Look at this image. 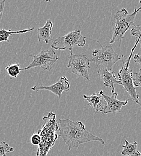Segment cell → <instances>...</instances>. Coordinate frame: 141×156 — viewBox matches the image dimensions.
<instances>
[{"label": "cell", "instance_id": "22", "mask_svg": "<svg viewBox=\"0 0 141 156\" xmlns=\"http://www.w3.org/2000/svg\"><path fill=\"white\" fill-rule=\"evenodd\" d=\"M133 60L135 62L140 64L141 66V55L136 54L133 57Z\"/></svg>", "mask_w": 141, "mask_h": 156}, {"label": "cell", "instance_id": "14", "mask_svg": "<svg viewBox=\"0 0 141 156\" xmlns=\"http://www.w3.org/2000/svg\"><path fill=\"white\" fill-rule=\"evenodd\" d=\"M125 145H122V151L121 155L123 156H141V153L138 150V142L135 141L133 143H129L125 139H124Z\"/></svg>", "mask_w": 141, "mask_h": 156}, {"label": "cell", "instance_id": "9", "mask_svg": "<svg viewBox=\"0 0 141 156\" xmlns=\"http://www.w3.org/2000/svg\"><path fill=\"white\" fill-rule=\"evenodd\" d=\"M31 90L34 91H39L40 90H48L59 98H61V94L63 91H69L70 90V84L68 79L65 76L61 77L58 82L49 85H36L31 88Z\"/></svg>", "mask_w": 141, "mask_h": 156}, {"label": "cell", "instance_id": "24", "mask_svg": "<svg viewBox=\"0 0 141 156\" xmlns=\"http://www.w3.org/2000/svg\"><path fill=\"white\" fill-rule=\"evenodd\" d=\"M139 106H141V104H140V105H139Z\"/></svg>", "mask_w": 141, "mask_h": 156}, {"label": "cell", "instance_id": "8", "mask_svg": "<svg viewBox=\"0 0 141 156\" xmlns=\"http://www.w3.org/2000/svg\"><path fill=\"white\" fill-rule=\"evenodd\" d=\"M123 57V56H122ZM123 62V66L118 73L119 77V81L121 82V85L123 86L125 90L129 94L132 100L136 102V103L140 105L139 101V96L136 93V87L134 86L133 79H132V70L129 69L130 65L127 64L126 61Z\"/></svg>", "mask_w": 141, "mask_h": 156}, {"label": "cell", "instance_id": "11", "mask_svg": "<svg viewBox=\"0 0 141 156\" xmlns=\"http://www.w3.org/2000/svg\"><path fill=\"white\" fill-rule=\"evenodd\" d=\"M83 98L86 100L93 110L96 112H101L103 113L106 106L107 103L103 97V91H99L91 96L83 95Z\"/></svg>", "mask_w": 141, "mask_h": 156}, {"label": "cell", "instance_id": "5", "mask_svg": "<svg viewBox=\"0 0 141 156\" xmlns=\"http://www.w3.org/2000/svg\"><path fill=\"white\" fill-rule=\"evenodd\" d=\"M85 39L86 37L81 34V30H76L62 37L52 40L53 43L51 46L56 50L64 51L69 49L72 51L75 46L83 47L86 44Z\"/></svg>", "mask_w": 141, "mask_h": 156}, {"label": "cell", "instance_id": "19", "mask_svg": "<svg viewBox=\"0 0 141 156\" xmlns=\"http://www.w3.org/2000/svg\"><path fill=\"white\" fill-rule=\"evenodd\" d=\"M132 79L135 87H141V69L138 73L132 72Z\"/></svg>", "mask_w": 141, "mask_h": 156}, {"label": "cell", "instance_id": "23", "mask_svg": "<svg viewBox=\"0 0 141 156\" xmlns=\"http://www.w3.org/2000/svg\"><path fill=\"white\" fill-rule=\"evenodd\" d=\"M139 2H140V4H141V1H139Z\"/></svg>", "mask_w": 141, "mask_h": 156}, {"label": "cell", "instance_id": "21", "mask_svg": "<svg viewBox=\"0 0 141 156\" xmlns=\"http://www.w3.org/2000/svg\"><path fill=\"white\" fill-rule=\"evenodd\" d=\"M5 3V0H3L0 2V23L2 21V16H3L4 10Z\"/></svg>", "mask_w": 141, "mask_h": 156}, {"label": "cell", "instance_id": "10", "mask_svg": "<svg viewBox=\"0 0 141 156\" xmlns=\"http://www.w3.org/2000/svg\"><path fill=\"white\" fill-rule=\"evenodd\" d=\"M117 96L118 94L117 93H112L111 96L103 94V97L107 103V106L103 112V114H109L110 113L115 114L117 112H120L122 107L125 106L128 104L129 100L120 101L117 99Z\"/></svg>", "mask_w": 141, "mask_h": 156}, {"label": "cell", "instance_id": "4", "mask_svg": "<svg viewBox=\"0 0 141 156\" xmlns=\"http://www.w3.org/2000/svg\"><path fill=\"white\" fill-rule=\"evenodd\" d=\"M101 49H95L92 51L93 58L90 61L94 62L97 66L106 68L108 70H112L114 65L122 58L118 55L111 45L103 47L101 45Z\"/></svg>", "mask_w": 141, "mask_h": 156}, {"label": "cell", "instance_id": "20", "mask_svg": "<svg viewBox=\"0 0 141 156\" xmlns=\"http://www.w3.org/2000/svg\"><path fill=\"white\" fill-rule=\"evenodd\" d=\"M41 138L40 135L37 133H34L31 137V142L34 145H39L41 143Z\"/></svg>", "mask_w": 141, "mask_h": 156}, {"label": "cell", "instance_id": "18", "mask_svg": "<svg viewBox=\"0 0 141 156\" xmlns=\"http://www.w3.org/2000/svg\"><path fill=\"white\" fill-rule=\"evenodd\" d=\"M15 149L7 143L2 141L0 143V156H7V154L14 151Z\"/></svg>", "mask_w": 141, "mask_h": 156}, {"label": "cell", "instance_id": "17", "mask_svg": "<svg viewBox=\"0 0 141 156\" xmlns=\"http://www.w3.org/2000/svg\"><path fill=\"white\" fill-rule=\"evenodd\" d=\"M5 70L10 77L16 78L20 74V64L16 63L5 66Z\"/></svg>", "mask_w": 141, "mask_h": 156}, {"label": "cell", "instance_id": "16", "mask_svg": "<svg viewBox=\"0 0 141 156\" xmlns=\"http://www.w3.org/2000/svg\"><path fill=\"white\" fill-rule=\"evenodd\" d=\"M131 34L132 36H134L136 37V40L135 41V46H133V48L131 51L130 56L128 58L126 59V62L129 65H130V60H131V57L133 55V51H134L135 49L136 48V47L137 46L138 44L139 43L141 44V25H138V26L135 25L134 27H133V28L131 29Z\"/></svg>", "mask_w": 141, "mask_h": 156}, {"label": "cell", "instance_id": "6", "mask_svg": "<svg viewBox=\"0 0 141 156\" xmlns=\"http://www.w3.org/2000/svg\"><path fill=\"white\" fill-rule=\"evenodd\" d=\"M30 56L33 57V61L27 67L20 69V71H25L37 67L42 68L44 70H51L52 66L58 59L54 50H43L36 55Z\"/></svg>", "mask_w": 141, "mask_h": 156}, {"label": "cell", "instance_id": "7", "mask_svg": "<svg viewBox=\"0 0 141 156\" xmlns=\"http://www.w3.org/2000/svg\"><path fill=\"white\" fill-rule=\"evenodd\" d=\"M90 59L88 58L86 55H75L73 54L72 51H70V55L67 67L70 68L74 74L85 78L88 81H90L88 72L90 68Z\"/></svg>", "mask_w": 141, "mask_h": 156}, {"label": "cell", "instance_id": "3", "mask_svg": "<svg viewBox=\"0 0 141 156\" xmlns=\"http://www.w3.org/2000/svg\"><path fill=\"white\" fill-rule=\"evenodd\" d=\"M141 10V7L135 9L132 14H129L125 9H122L116 12L114 16L115 22H112L113 35L109 43H114L117 41L121 42L125 33L135 26L134 20L136 15Z\"/></svg>", "mask_w": 141, "mask_h": 156}, {"label": "cell", "instance_id": "13", "mask_svg": "<svg viewBox=\"0 0 141 156\" xmlns=\"http://www.w3.org/2000/svg\"><path fill=\"white\" fill-rule=\"evenodd\" d=\"M53 27V23L50 20H47L45 25L41 28H39L37 30L38 34V41H44L48 44L51 39V35L52 34V30Z\"/></svg>", "mask_w": 141, "mask_h": 156}, {"label": "cell", "instance_id": "12", "mask_svg": "<svg viewBox=\"0 0 141 156\" xmlns=\"http://www.w3.org/2000/svg\"><path fill=\"white\" fill-rule=\"evenodd\" d=\"M97 74L101 80L103 82L104 87H111L112 88V93H115V84L117 83L121 85V82L117 80L113 70H108L106 68L100 67L97 71Z\"/></svg>", "mask_w": 141, "mask_h": 156}, {"label": "cell", "instance_id": "2", "mask_svg": "<svg viewBox=\"0 0 141 156\" xmlns=\"http://www.w3.org/2000/svg\"><path fill=\"white\" fill-rule=\"evenodd\" d=\"M43 120L44 124L41 129L37 132L41 136V141L38 145L36 156H47L58 137L57 132L59 127L57 122L56 115L50 112L48 116L43 117Z\"/></svg>", "mask_w": 141, "mask_h": 156}, {"label": "cell", "instance_id": "1", "mask_svg": "<svg viewBox=\"0 0 141 156\" xmlns=\"http://www.w3.org/2000/svg\"><path fill=\"white\" fill-rule=\"evenodd\" d=\"M58 136L62 138L69 150L78 148L81 144L97 141L104 144V141L86 130L81 121H73L69 119H59Z\"/></svg>", "mask_w": 141, "mask_h": 156}, {"label": "cell", "instance_id": "15", "mask_svg": "<svg viewBox=\"0 0 141 156\" xmlns=\"http://www.w3.org/2000/svg\"><path fill=\"white\" fill-rule=\"evenodd\" d=\"M34 30V27H33L31 28L26 29L21 31H12L11 30H5L4 29H0V43L1 42H7L10 43L9 41V37L12 34H23L27 32L31 31Z\"/></svg>", "mask_w": 141, "mask_h": 156}]
</instances>
